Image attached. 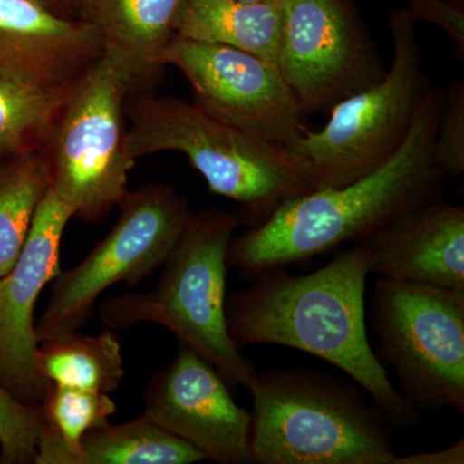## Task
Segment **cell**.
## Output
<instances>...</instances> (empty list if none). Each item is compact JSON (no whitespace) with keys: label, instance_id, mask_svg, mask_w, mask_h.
<instances>
[{"label":"cell","instance_id":"cell-4","mask_svg":"<svg viewBox=\"0 0 464 464\" xmlns=\"http://www.w3.org/2000/svg\"><path fill=\"white\" fill-rule=\"evenodd\" d=\"M252 393L253 464H392L391 423L347 382L310 369L257 373Z\"/></svg>","mask_w":464,"mask_h":464},{"label":"cell","instance_id":"cell-22","mask_svg":"<svg viewBox=\"0 0 464 464\" xmlns=\"http://www.w3.org/2000/svg\"><path fill=\"white\" fill-rule=\"evenodd\" d=\"M72 84L39 88L0 78V161L44 148Z\"/></svg>","mask_w":464,"mask_h":464},{"label":"cell","instance_id":"cell-16","mask_svg":"<svg viewBox=\"0 0 464 464\" xmlns=\"http://www.w3.org/2000/svg\"><path fill=\"white\" fill-rule=\"evenodd\" d=\"M185 0H74V14L100 34L103 54L123 72L132 94L150 93L179 35Z\"/></svg>","mask_w":464,"mask_h":464},{"label":"cell","instance_id":"cell-2","mask_svg":"<svg viewBox=\"0 0 464 464\" xmlns=\"http://www.w3.org/2000/svg\"><path fill=\"white\" fill-rule=\"evenodd\" d=\"M441 108L442 94L432 85L405 142L387 163L342 188L286 201L265 224L232 237L228 268L250 282L273 268L366 240L414 208L438 199L447 179L433 159Z\"/></svg>","mask_w":464,"mask_h":464},{"label":"cell","instance_id":"cell-5","mask_svg":"<svg viewBox=\"0 0 464 464\" xmlns=\"http://www.w3.org/2000/svg\"><path fill=\"white\" fill-rule=\"evenodd\" d=\"M239 216L210 208L192 213L154 289L124 293L100 306L112 331L154 323L215 365L228 386L249 389L258 372L232 341L226 317L227 253Z\"/></svg>","mask_w":464,"mask_h":464},{"label":"cell","instance_id":"cell-11","mask_svg":"<svg viewBox=\"0 0 464 464\" xmlns=\"http://www.w3.org/2000/svg\"><path fill=\"white\" fill-rule=\"evenodd\" d=\"M208 115L289 148L308 132L279 67L246 52L177 35L164 54Z\"/></svg>","mask_w":464,"mask_h":464},{"label":"cell","instance_id":"cell-17","mask_svg":"<svg viewBox=\"0 0 464 464\" xmlns=\"http://www.w3.org/2000/svg\"><path fill=\"white\" fill-rule=\"evenodd\" d=\"M283 33L282 0H185L179 35L226 45L277 66Z\"/></svg>","mask_w":464,"mask_h":464},{"label":"cell","instance_id":"cell-12","mask_svg":"<svg viewBox=\"0 0 464 464\" xmlns=\"http://www.w3.org/2000/svg\"><path fill=\"white\" fill-rule=\"evenodd\" d=\"M143 415L219 464H250V413L235 402L215 365L179 342L169 365L152 375Z\"/></svg>","mask_w":464,"mask_h":464},{"label":"cell","instance_id":"cell-6","mask_svg":"<svg viewBox=\"0 0 464 464\" xmlns=\"http://www.w3.org/2000/svg\"><path fill=\"white\" fill-rule=\"evenodd\" d=\"M417 23L408 8L391 11L393 53L384 78L337 103L322 130H308L289 146L314 190L362 179L387 163L405 142L432 87L424 72Z\"/></svg>","mask_w":464,"mask_h":464},{"label":"cell","instance_id":"cell-19","mask_svg":"<svg viewBox=\"0 0 464 464\" xmlns=\"http://www.w3.org/2000/svg\"><path fill=\"white\" fill-rule=\"evenodd\" d=\"M41 409L34 464H79L85 435L108 426L118 405L109 393L52 384Z\"/></svg>","mask_w":464,"mask_h":464},{"label":"cell","instance_id":"cell-8","mask_svg":"<svg viewBox=\"0 0 464 464\" xmlns=\"http://www.w3.org/2000/svg\"><path fill=\"white\" fill-rule=\"evenodd\" d=\"M371 323L375 355L418 411H464V290L380 279Z\"/></svg>","mask_w":464,"mask_h":464},{"label":"cell","instance_id":"cell-3","mask_svg":"<svg viewBox=\"0 0 464 464\" xmlns=\"http://www.w3.org/2000/svg\"><path fill=\"white\" fill-rule=\"evenodd\" d=\"M127 150L137 159L179 151L213 194L237 201L241 225L265 224L286 201L314 191L288 148L208 115L194 102L133 94Z\"/></svg>","mask_w":464,"mask_h":464},{"label":"cell","instance_id":"cell-28","mask_svg":"<svg viewBox=\"0 0 464 464\" xmlns=\"http://www.w3.org/2000/svg\"><path fill=\"white\" fill-rule=\"evenodd\" d=\"M447 2L460 11H464V0H447Z\"/></svg>","mask_w":464,"mask_h":464},{"label":"cell","instance_id":"cell-23","mask_svg":"<svg viewBox=\"0 0 464 464\" xmlns=\"http://www.w3.org/2000/svg\"><path fill=\"white\" fill-rule=\"evenodd\" d=\"M41 426V406L25 404L0 383V464L34 463Z\"/></svg>","mask_w":464,"mask_h":464},{"label":"cell","instance_id":"cell-14","mask_svg":"<svg viewBox=\"0 0 464 464\" xmlns=\"http://www.w3.org/2000/svg\"><path fill=\"white\" fill-rule=\"evenodd\" d=\"M103 56L100 34L41 0H0V78L39 88L67 87Z\"/></svg>","mask_w":464,"mask_h":464},{"label":"cell","instance_id":"cell-15","mask_svg":"<svg viewBox=\"0 0 464 464\" xmlns=\"http://www.w3.org/2000/svg\"><path fill=\"white\" fill-rule=\"evenodd\" d=\"M371 274L392 282L464 290V207L431 200L365 240Z\"/></svg>","mask_w":464,"mask_h":464},{"label":"cell","instance_id":"cell-7","mask_svg":"<svg viewBox=\"0 0 464 464\" xmlns=\"http://www.w3.org/2000/svg\"><path fill=\"white\" fill-rule=\"evenodd\" d=\"M130 94L123 72L103 54L72 84L43 148L51 190L72 218L99 222L130 191L136 160L128 154L124 110Z\"/></svg>","mask_w":464,"mask_h":464},{"label":"cell","instance_id":"cell-13","mask_svg":"<svg viewBox=\"0 0 464 464\" xmlns=\"http://www.w3.org/2000/svg\"><path fill=\"white\" fill-rule=\"evenodd\" d=\"M72 218L70 207L50 188L16 264L0 276V383L29 405L41 406L52 387L36 366L34 314L42 290L61 273V240Z\"/></svg>","mask_w":464,"mask_h":464},{"label":"cell","instance_id":"cell-24","mask_svg":"<svg viewBox=\"0 0 464 464\" xmlns=\"http://www.w3.org/2000/svg\"><path fill=\"white\" fill-rule=\"evenodd\" d=\"M433 159L445 177L464 173V84L450 85L442 96L441 115L435 142Z\"/></svg>","mask_w":464,"mask_h":464},{"label":"cell","instance_id":"cell-25","mask_svg":"<svg viewBox=\"0 0 464 464\" xmlns=\"http://www.w3.org/2000/svg\"><path fill=\"white\" fill-rule=\"evenodd\" d=\"M408 9L417 21L439 26L453 43L457 56H464V11L447 0H408Z\"/></svg>","mask_w":464,"mask_h":464},{"label":"cell","instance_id":"cell-18","mask_svg":"<svg viewBox=\"0 0 464 464\" xmlns=\"http://www.w3.org/2000/svg\"><path fill=\"white\" fill-rule=\"evenodd\" d=\"M36 366L56 386L111 393L124 378L121 341L112 329L99 335L65 333L39 342Z\"/></svg>","mask_w":464,"mask_h":464},{"label":"cell","instance_id":"cell-29","mask_svg":"<svg viewBox=\"0 0 464 464\" xmlns=\"http://www.w3.org/2000/svg\"><path fill=\"white\" fill-rule=\"evenodd\" d=\"M243 2H267V0H243Z\"/></svg>","mask_w":464,"mask_h":464},{"label":"cell","instance_id":"cell-1","mask_svg":"<svg viewBox=\"0 0 464 464\" xmlns=\"http://www.w3.org/2000/svg\"><path fill=\"white\" fill-rule=\"evenodd\" d=\"M369 274L365 240L311 274L266 271L226 301L228 333L239 348L274 344L331 362L371 396L391 426L411 429L420 411L393 386L368 340Z\"/></svg>","mask_w":464,"mask_h":464},{"label":"cell","instance_id":"cell-10","mask_svg":"<svg viewBox=\"0 0 464 464\" xmlns=\"http://www.w3.org/2000/svg\"><path fill=\"white\" fill-rule=\"evenodd\" d=\"M279 67L304 114L380 83L387 69L353 0H282Z\"/></svg>","mask_w":464,"mask_h":464},{"label":"cell","instance_id":"cell-20","mask_svg":"<svg viewBox=\"0 0 464 464\" xmlns=\"http://www.w3.org/2000/svg\"><path fill=\"white\" fill-rule=\"evenodd\" d=\"M50 188V166L43 149L0 161V276L16 264Z\"/></svg>","mask_w":464,"mask_h":464},{"label":"cell","instance_id":"cell-21","mask_svg":"<svg viewBox=\"0 0 464 464\" xmlns=\"http://www.w3.org/2000/svg\"><path fill=\"white\" fill-rule=\"evenodd\" d=\"M207 460L190 442L161 429L146 415L88 432L79 464H192Z\"/></svg>","mask_w":464,"mask_h":464},{"label":"cell","instance_id":"cell-9","mask_svg":"<svg viewBox=\"0 0 464 464\" xmlns=\"http://www.w3.org/2000/svg\"><path fill=\"white\" fill-rule=\"evenodd\" d=\"M118 208L121 215L108 237L52 282L47 308L35 324L39 342L79 331L105 290L118 283L137 285L163 266L192 216L167 183L128 191Z\"/></svg>","mask_w":464,"mask_h":464},{"label":"cell","instance_id":"cell-26","mask_svg":"<svg viewBox=\"0 0 464 464\" xmlns=\"http://www.w3.org/2000/svg\"><path fill=\"white\" fill-rule=\"evenodd\" d=\"M464 440H458L450 448L413 456L395 457L392 464H463Z\"/></svg>","mask_w":464,"mask_h":464},{"label":"cell","instance_id":"cell-27","mask_svg":"<svg viewBox=\"0 0 464 464\" xmlns=\"http://www.w3.org/2000/svg\"><path fill=\"white\" fill-rule=\"evenodd\" d=\"M45 5L67 17H75L74 0H41Z\"/></svg>","mask_w":464,"mask_h":464}]
</instances>
